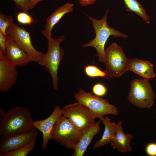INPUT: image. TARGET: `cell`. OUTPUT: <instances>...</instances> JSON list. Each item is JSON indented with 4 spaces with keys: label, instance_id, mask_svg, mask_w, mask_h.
<instances>
[{
    "label": "cell",
    "instance_id": "1",
    "mask_svg": "<svg viewBox=\"0 0 156 156\" xmlns=\"http://www.w3.org/2000/svg\"><path fill=\"white\" fill-rule=\"evenodd\" d=\"M34 121L30 112L26 107H12L0 120V135L4 138L27 132L35 128Z\"/></svg>",
    "mask_w": 156,
    "mask_h": 156
},
{
    "label": "cell",
    "instance_id": "2",
    "mask_svg": "<svg viewBox=\"0 0 156 156\" xmlns=\"http://www.w3.org/2000/svg\"><path fill=\"white\" fill-rule=\"evenodd\" d=\"M108 13L107 10L104 16L99 20L87 15L92 23L96 36L94 39L82 45L83 47H92L95 48L97 52L95 56L98 57L100 62L103 63L105 59V46L109 37L112 36L114 37H121L124 38L128 37L127 35L108 26L107 22Z\"/></svg>",
    "mask_w": 156,
    "mask_h": 156
},
{
    "label": "cell",
    "instance_id": "3",
    "mask_svg": "<svg viewBox=\"0 0 156 156\" xmlns=\"http://www.w3.org/2000/svg\"><path fill=\"white\" fill-rule=\"evenodd\" d=\"M64 39L65 36L62 35L56 39L52 38L47 40V51L44 54L40 64L44 67L51 76L53 89L55 90L58 89V70L60 64L63 60L64 54L60 44Z\"/></svg>",
    "mask_w": 156,
    "mask_h": 156
},
{
    "label": "cell",
    "instance_id": "4",
    "mask_svg": "<svg viewBox=\"0 0 156 156\" xmlns=\"http://www.w3.org/2000/svg\"><path fill=\"white\" fill-rule=\"evenodd\" d=\"M82 132L77 129L67 118L62 115L55 124L51 139L74 150Z\"/></svg>",
    "mask_w": 156,
    "mask_h": 156
},
{
    "label": "cell",
    "instance_id": "5",
    "mask_svg": "<svg viewBox=\"0 0 156 156\" xmlns=\"http://www.w3.org/2000/svg\"><path fill=\"white\" fill-rule=\"evenodd\" d=\"M74 98L77 102L89 108L101 121L106 115L117 116L119 114L117 107L107 100L90 92H87L81 88L75 94Z\"/></svg>",
    "mask_w": 156,
    "mask_h": 156
},
{
    "label": "cell",
    "instance_id": "6",
    "mask_svg": "<svg viewBox=\"0 0 156 156\" xmlns=\"http://www.w3.org/2000/svg\"><path fill=\"white\" fill-rule=\"evenodd\" d=\"M155 97L148 80L137 78L131 81L127 99L134 106L149 109L153 105Z\"/></svg>",
    "mask_w": 156,
    "mask_h": 156
},
{
    "label": "cell",
    "instance_id": "7",
    "mask_svg": "<svg viewBox=\"0 0 156 156\" xmlns=\"http://www.w3.org/2000/svg\"><path fill=\"white\" fill-rule=\"evenodd\" d=\"M62 112L63 115L82 132L94 124V119L97 118L89 108L77 101L65 106L62 109Z\"/></svg>",
    "mask_w": 156,
    "mask_h": 156
},
{
    "label": "cell",
    "instance_id": "8",
    "mask_svg": "<svg viewBox=\"0 0 156 156\" xmlns=\"http://www.w3.org/2000/svg\"><path fill=\"white\" fill-rule=\"evenodd\" d=\"M128 60L122 48L112 43L105 50V72L110 77L121 76L128 70Z\"/></svg>",
    "mask_w": 156,
    "mask_h": 156
},
{
    "label": "cell",
    "instance_id": "9",
    "mask_svg": "<svg viewBox=\"0 0 156 156\" xmlns=\"http://www.w3.org/2000/svg\"><path fill=\"white\" fill-rule=\"evenodd\" d=\"M6 33L28 54L32 62L40 64L44 54L36 49L32 44L30 33L25 28L13 23L7 28Z\"/></svg>",
    "mask_w": 156,
    "mask_h": 156
},
{
    "label": "cell",
    "instance_id": "10",
    "mask_svg": "<svg viewBox=\"0 0 156 156\" xmlns=\"http://www.w3.org/2000/svg\"><path fill=\"white\" fill-rule=\"evenodd\" d=\"M38 132L35 128L25 133L2 138L0 140V153L26 146L36 138Z\"/></svg>",
    "mask_w": 156,
    "mask_h": 156
},
{
    "label": "cell",
    "instance_id": "11",
    "mask_svg": "<svg viewBox=\"0 0 156 156\" xmlns=\"http://www.w3.org/2000/svg\"><path fill=\"white\" fill-rule=\"evenodd\" d=\"M16 66L8 60L6 55H0V90L2 92L9 90L16 83L18 75Z\"/></svg>",
    "mask_w": 156,
    "mask_h": 156
},
{
    "label": "cell",
    "instance_id": "12",
    "mask_svg": "<svg viewBox=\"0 0 156 156\" xmlns=\"http://www.w3.org/2000/svg\"><path fill=\"white\" fill-rule=\"evenodd\" d=\"M62 115V109L57 105L48 117L44 119L34 121V127L41 132L43 135L42 146L43 150L47 148L49 141L51 139V133L55 124Z\"/></svg>",
    "mask_w": 156,
    "mask_h": 156
},
{
    "label": "cell",
    "instance_id": "13",
    "mask_svg": "<svg viewBox=\"0 0 156 156\" xmlns=\"http://www.w3.org/2000/svg\"><path fill=\"white\" fill-rule=\"evenodd\" d=\"M7 43L6 56L16 66H23L32 62L30 57L11 37L6 35Z\"/></svg>",
    "mask_w": 156,
    "mask_h": 156
},
{
    "label": "cell",
    "instance_id": "14",
    "mask_svg": "<svg viewBox=\"0 0 156 156\" xmlns=\"http://www.w3.org/2000/svg\"><path fill=\"white\" fill-rule=\"evenodd\" d=\"M74 5L68 2L60 6L47 19L43 30L41 33L49 40L52 38V31L53 27L66 14L73 12Z\"/></svg>",
    "mask_w": 156,
    "mask_h": 156
},
{
    "label": "cell",
    "instance_id": "15",
    "mask_svg": "<svg viewBox=\"0 0 156 156\" xmlns=\"http://www.w3.org/2000/svg\"><path fill=\"white\" fill-rule=\"evenodd\" d=\"M100 120L82 132L72 156H83L94 136L100 132Z\"/></svg>",
    "mask_w": 156,
    "mask_h": 156
},
{
    "label": "cell",
    "instance_id": "16",
    "mask_svg": "<svg viewBox=\"0 0 156 156\" xmlns=\"http://www.w3.org/2000/svg\"><path fill=\"white\" fill-rule=\"evenodd\" d=\"M122 124V121L119 120L116 124L115 135L111 146L113 148L117 149L121 153H125L131 150L130 142L133 136L131 133L124 132Z\"/></svg>",
    "mask_w": 156,
    "mask_h": 156
},
{
    "label": "cell",
    "instance_id": "17",
    "mask_svg": "<svg viewBox=\"0 0 156 156\" xmlns=\"http://www.w3.org/2000/svg\"><path fill=\"white\" fill-rule=\"evenodd\" d=\"M128 69L149 80L155 77L153 65L149 61L133 58L128 59Z\"/></svg>",
    "mask_w": 156,
    "mask_h": 156
},
{
    "label": "cell",
    "instance_id": "18",
    "mask_svg": "<svg viewBox=\"0 0 156 156\" xmlns=\"http://www.w3.org/2000/svg\"><path fill=\"white\" fill-rule=\"evenodd\" d=\"M105 126L104 130L101 139L96 141L93 144V148L101 147L109 143H111L116 133V124L112 122L110 118L106 117L102 121Z\"/></svg>",
    "mask_w": 156,
    "mask_h": 156
},
{
    "label": "cell",
    "instance_id": "19",
    "mask_svg": "<svg viewBox=\"0 0 156 156\" xmlns=\"http://www.w3.org/2000/svg\"><path fill=\"white\" fill-rule=\"evenodd\" d=\"M127 11L133 12L142 17L147 23L150 21V17L142 5L136 0H123Z\"/></svg>",
    "mask_w": 156,
    "mask_h": 156
},
{
    "label": "cell",
    "instance_id": "20",
    "mask_svg": "<svg viewBox=\"0 0 156 156\" xmlns=\"http://www.w3.org/2000/svg\"><path fill=\"white\" fill-rule=\"evenodd\" d=\"M36 138L26 146L3 153H0V156H27L34 148Z\"/></svg>",
    "mask_w": 156,
    "mask_h": 156
},
{
    "label": "cell",
    "instance_id": "21",
    "mask_svg": "<svg viewBox=\"0 0 156 156\" xmlns=\"http://www.w3.org/2000/svg\"><path fill=\"white\" fill-rule=\"evenodd\" d=\"M84 71L86 75L90 77H106L107 76L105 71H102L94 65H88L85 66Z\"/></svg>",
    "mask_w": 156,
    "mask_h": 156
},
{
    "label": "cell",
    "instance_id": "22",
    "mask_svg": "<svg viewBox=\"0 0 156 156\" xmlns=\"http://www.w3.org/2000/svg\"><path fill=\"white\" fill-rule=\"evenodd\" d=\"M13 17L10 15H6L1 12L0 13V31L6 35L7 28L13 23Z\"/></svg>",
    "mask_w": 156,
    "mask_h": 156
},
{
    "label": "cell",
    "instance_id": "23",
    "mask_svg": "<svg viewBox=\"0 0 156 156\" xmlns=\"http://www.w3.org/2000/svg\"><path fill=\"white\" fill-rule=\"evenodd\" d=\"M16 18L19 23L24 25H31L34 21L32 16L24 12L18 13Z\"/></svg>",
    "mask_w": 156,
    "mask_h": 156
},
{
    "label": "cell",
    "instance_id": "24",
    "mask_svg": "<svg viewBox=\"0 0 156 156\" xmlns=\"http://www.w3.org/2000/svg\"><path fill=\"white\" fill-rule=\"evenodd\" d=\"M92 91L94 95L100 97L106 94L107 89L104 85L101 83H98L93 86Z\"/></svg>",
    "mask_w": 156,
    "mask_h": 156
},
{
    "label": "cell",
    "instance_id": "25",
    "mask_svg": "<svg viewBox=\"0 0 156 156\" xmlns=\"http://www.w3.org/2000/svg\"><path fill=\"white\" fill-rule=\"evenodd\" d=\"M145 151L148 156H156V143L151 142L148 144L145 147Z\"/></svg>",
    "mask_w": 156,
    "mask_h": 156
},
{
    "label": "cell",
    "instance_id": "26",
    "mask_svg": "<svg viewBox=\"0 0 156 156\" xmlns=\"http://www.w3.org/2000/svg\"><path fill=\"white\" fill-rule=\"evenodd\" d=\"M14 2L15 8L20 9L23 12L27 13L28 10L27 8V0H12Z\"/></svg>",
    "mask_w": 156,
    "mask_h": 156
},
{
    "label": "cell",
    "instance_id": "27",
    "mask_svg": "<svg viewBox=\"0 0 156 156\" xmlns=\"http://www.w3.org/2000/svg\"><path fill=\"white\" fill-rule=\"evenodd\" d=\"M6 43L7 38L6 35L0 31V48L3 50L5 54Z\"/></svg>",
    "mask_w": 156,
    "mask_h": 156
},
{
    "label": "cell",
    "instance_id": "28",
    "mask_svg": "<svg viewBox=\"0 0 156 156\" xmlns=\"http://www.w3.org/2000/svg\"><path fill=\"white\" fill-rule=\"evenodd\" d=\"M44 0H27V6L28 10L33 8L39 2Z\"/></svg>",
    "mask_w": 156,
    "mask_h": 156
},
{
    "label": "cell",
    "instance_id": "29",
    "mask_svg": "<svg viewBox=\"0 0 156 156\" xmlns=\"http://www.w3.org/2000/svg\"><path fill=\"white\" fill-rule=\"evenodd\" d=\"M96 1V0H79V2L81 6H85L92 4Z\"/></svg>",
    "mask_w": 156,
    "mask_h": 156
},
{
    "label": "cell",
    "instance_id": "30",
    "mask_svg": "<svg viewBox=\"0 0 156 156\" xmlns=\"http://www.w3.org/2000/svg\"><path fill=\"white\" fill-rule=\"evenodd\" d=\"M0 120L4 116L5 113V112L4 111L3 109H2V108L0 107Z\"/></svg>",
    "mask_w": 156,
    "mask_h": 156
}]
</instances>
